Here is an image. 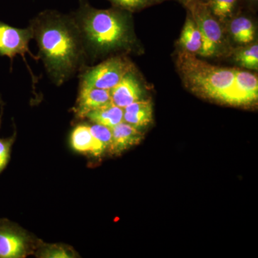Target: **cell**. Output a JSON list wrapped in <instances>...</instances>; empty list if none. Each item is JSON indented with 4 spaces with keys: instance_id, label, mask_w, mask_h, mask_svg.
Returning <instances> with one entry per match:
<instances>
[{
    "instance_id": "5",
    "label": "cell",
    "mask_w": 258,
    "mask_h": 258,
    "mask_svg": "<svg viewBox=\"0 0 258 258\" xmlns=\"http://www.w3.org/2000/svg\"><path fill=\"white\" fill-rule=\"evenodd\" d=\"M133 69V63L124 54L112 55L96 66L83 70L79 74L80 85L110 91Z\"/></svg>"
},
{
    "instance_id": "22",
    "label": "cell",
    "mask_w": 258,
    "mask_h": 258,
    "mask_svg": "<svg viewBox=\"0 0 258 258\" xmlns=\"http://www.w3.org/2000/svg\"><path fill=\"white\" fill-rule=\"evenodd\" d=\"M40 257L47 258H68L73 257V254L69 249L59 245H50L42 249Z\"/></svg>"
},
{
    "instance_id": "24",
    "label": "cell",
    "mask_w": 258,
    "mask_h": 258,
    "mask_svg": "<svg viewBox=\"0 0 258 258\" xmlns=\"http://www.w3.org/2000/svg\"><path fill=\"white\" fill-rule=\"evenodd\" d=\"M249 4L255 5L257 4L258 0H246Z\"/></svg>"
},
{
    "instance_id": "23",
    "label": "cell",
    "mask_w": 258,
    "mask_h": 258,
    "mask_svg": "<svg viewBox=\"0 0 258 258\" xmlns=\"http://www.w3.org/2000/svg\"><path fill=\"white\" fill-rule=\"evenodd\" d=\"M164 1H166V0H163V2ZM176 1L179 2L181 4H182L184 5V6H185V5H186V3H187L189 0H176Z\"/></svg>"
},
{
    "instance_id": "14",
    "label": "cell",
    "mask_w": 258,
    "mask_h": 258,
    "mask_svg": "<svg viewBox=\"0 0 258 258\" xmlns=\"http://www.w3.org/2000/svg\"><path fill=\"white\" fill-rule=\"evenodd\" d=\"M186 11V20L178 43L181 51L198 55L203 45L201 32L189 12Z\"/></svg>"
},
{
    "instance_id": "9",
    "label": "cell",
    "mask_w": 258,
    "mask_h": 258,
    "mask_svg": "<svg viewBox=\"0 0 258 258\" xmlns=\"http://www.w3.org/2000/svg\"><path fill=\"white\" fill-rule=\"evenodd\" d=\"M258 98L257 76L248 71L236 69L235 87L230 105L244 106L254 104Z\"/></svg>"
},
{
    "instance_id": "2",
    "label": "cell",
    "mask_w": 258,
    "mask_h": 258,
    "mask_svg": "<svg viewBox=\"0 0 258 258\" xmlns=\"http://www.w3.org/2000/svg\"><path fill=\"white\" fill-rule=\"evenodd\" d=\"M72 13L82 35L88 60L135 48L132 13L112 6L108 9L93 8L88 0H79Z\"/></svg>"
},
{
    "instance_id": "18",
    "label": "cell",
    "mask_w": 258,
    "mask_h": 258,
    "mask_svg": "<svg viewBox=\"0 0 258 258\" xmlns=\"http://www.w3.org/2000/svg\"><path fill=\"white\" fill-rule=\"evenodd\" d=\"M233 60L244 69L258 70V44L254 42L252 44L245 45V46L236 49L234 51Z\"/></svg>"
},
{
    "instance_id": "17",
    "label": "cell",
    "mask_w": 258,
    "mask_h": 258,
    "mask_svg": "<svg viewBox=\"0 0 258 258\" xmlns=\"http://www.w3.org/2000/svg\"><path fill=\"white\" fill-rule=\"evenodd\" d=\"M240 0H209V10L221 23H226L233 18Z\"/></svg>"
},
{
    "instance_id": "25",
    "label": "cell",
    "mask_w": 258,
    "mask_h": 258,
    "mask_svg": "<svg viewBox=\"0 0 258 258\" xmlns=\"http://www.w3.org/2000/svg\"><path fill=\"white\" fill-rule=\"evenodd\" d=\"M203 1L204 2V3H208L209 0H203Z\"/></svg>"
},
{
    "instance_id": "4",
    "label": "cell",
    "mask_w": 258,
    "mask_h": 258,
    "mask_svg": "<svg viewBox=\"0 0 258 258\" xmlns=\"http://www.w3.org/2000/svg\"><path fill=\"white\" fill-rule=\"evenodd\" d=\"M184 7L201 32L203 45L198 55L218 57L228 52V44L221 23L212 15L207 3L203 0H189Z\"/></svg>"
},
{
    "instance_id": "3",
    "label": "cell",
    "mask_w": 258,
    "mask_h": 258,
    "mask_svg": "<svg viewBox=\"0 0 258 258\" xmlns=\"http://www.w3.org/2000/svg\"><path fill=\"white\" fill-rule=\"evenodd\" d=\"M176 69L188 89L198 96L230 105L235 68L213 66L184 51L178 52Z\"/></svg>"
},
{
    "instance_id": "10",
    "label": "cell",
    "mask_w": 258,
    "mask_h": 258,
    "mask_svg": "<svg viewBox=\"0 0 258 258\" xmlns=\"http://www.w3.org/2000/svg\"><path fill=\"white\" fill-rule=\"evenodd\" d=\"M111 102L109 90L79 85V96L75 113L80 118H85L89 112L94 111Z\"/></svg>"
},
{
    "instance_id": "6",
    "label": "cell",
    "mask_w": 258,
    "mask_h": 258,
    "mask_svg": "<svg viewBox=\"0 0 258 258\" xmlns=\"http://www.w3.org/2000/svg\"><path fill=\"white\" fill-rule=\"evenodd\" d=\"M32 40V32L30 27L18 28L0 21V56H7L11 60V64L15 56L20 55L25 60V55L28 53L34 60H38L29 50V43Z\"/></svg>"
},
{
    "instance_id": "21",
    "label": "cell",
    "mask_w": 258,
    "mask_h": 258,
    "mask_svg": "<svg viewBox=\"0 0 258 258\" xmlns=\"http://www.w3.org/2000/svg\"><path fill=\"white\" fill-rule=\"evenodd\" d=\"M89 126L90 130H91V133L94 136V137H96L99 142H101L106 148V149H108L111 143V128L105 126V125L93 123V124L89 125Z\"/></svg>"
},
{
    "instance_id": "12",
    "label": "cell",
    "mask_w": 258,
    "mask_h": 258,
    "mask_svg": "<svg viewBox=\"0 0 258 258\" xmlns=\"http://www.w3.org/2000/svg\"><path fill=\"white\" fill-rule=\"evenodd\" d=\"M71 144L76 152L94 157H100L106 149L91 133L87 123H81L75 127L71 134Z\"/></svg>"
},
{
    "instance_id": "7",
    "label": "cell",
    "mask_w": 258,
    "mask_h": 258,
    "mask_svg": "<svg viewBox=\"0 0 258 258\" xmlns=\"http://www.w3.org/2000/svg\"><path fill=\"white\" fill-rule=\"evenodd\" d=\"M26 237L6 220H0V258L24 257L28 254Z\"/></svg>"
},
{
    "instance_id": "8",
    "label": "cell",
    "mask_w": 258,
    "mask_h": 258,
    "mask_svg": "<svg viewBox=\"0 0 258 258\" xmlns=\"http://www.w3.org/2000/svg\"><path fill=\"white\" fill-rule=\"evenodd\" d=\"M112 103L124 108L134 102L143 99L144 88L135 69L129 71L114 88L110 90Z\"/></svg>"
},
{
    "instance_id": "13",
    "label": "cell",
    "mask_w": 258,
    "mask_h": 258,
    "mask_svg": "<svg viewBox=\"0 0 258 258\" xmlns=\"http://www.w3.org/2000/svg\"><path fill=\"white\" fill-rule=\"evenodd\" d=\"M153 120V104L149 99H141L123 108V121L140 128Z\"/></svg>"
},
{
    "instance_id": "11",
    "label": "cell",
    "mask_w": 258,
    "mask_h": 258,
    "mask_svg": "<svg viewBox=\"0 0 258 258\" xmlns=\"http://www.w3.org/2000/svg\"><path fill=\"white\" fill-rule=\"evenodd\" d=\"M112 139L109 151L111 154L118 155L122 152L140 143L144 134L140 128L123 121L111 128Z\"/></svg>"
},
{
    "instance_id": "19",
    "label": "cell",
    "mask_w": 258,
    "mask_h": 258,
    "mask_svg": "<svg viewBox=\"0 0 258 258\" xmlns=\"http://www.w3.org/2000/svg\"><path fill=\"white\" fill-rule=\"evenodd\" d=\"M112 6L134 13L162 3L163 0H108Z\"/></svg>"
},
{
    "instance_id": "16",
    "label": "cell",
    "mask_w": 258,
    "mask_h": 258,
    "mask_svg": "<svg viewBox=\"0 0 258 258\" xmlns=\"http://www.w3.org/2000/svg\"><path fill=\"white\" fill-rule=\"evenodd\" d=\"M85 118L97 124L111 128L123 121V108L110 102L108 104L89 112Z\"/></svg>"
},
{
    "instance_id": "1",
    "label": "cell",
    "mask_w": 258,
    "mask_h": 258,
    "mask_svg": "<svg viewBox=\"0 0 258 258\" xmlns=\"http://www.w3.org/2000/svg\"><path fill=\"white\" fill-rule=\"evenodd\" d=\"M28 26L38 47L39 59L55 86H62L88 66L82 35L72 13L43 10Z\"/></svg>"
},
{
    "instance_id": "15",
    "label": "cell",
    "mask_w": 258,
    "mask_h": 258,
    "mask_svg": "<svg viewBox=\"0 0 258 258\" xmlns=\"http://www.w3.org/2000/svg\"><path fill=\"white\" fill-rule=\"evenodd\" d=\"M229 23L231 37L236 43L245 45L254 41L255 28L251 19L244 15H237L231 19Z\"/></svg>"
},
{
    "instance_id": "20",
    "label": "cell",
    "mask_w": 258,
    "mask_h": 258,
    "mask_svg": "<svg viewBox=\"0 0 258 258\" xmlns=\"http://www.w3.org/2000/svg\"><path fill=\"white\" fill-rule=\"evenodd\" d=\"M3 105H1V115H0V125H1L2 115H3ZM15 132L13 137L10 138H0V173L2 172L9 162L11 148L15 142Z\"/></svg>"
}]
</instances>
